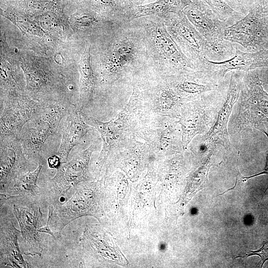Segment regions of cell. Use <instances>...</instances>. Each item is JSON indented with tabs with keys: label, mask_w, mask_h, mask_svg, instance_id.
<instances>
[{
	"label": "cell",
	"mask_w": 268,
	"mask_h": 268,
	"mask_svg": "<svg viewBox=\"0 0 268 268\" xmlns=\"http://www.w3.org/2000/svg\"><path fill=\"white\" fill-rule=\"evenodd\" d=\"M20 67L26 82L25 92L32 97L45 102H55L66 97L68 79L64 68L52 58L18 52Z\"/></svg>",
	"instance_id": "cell-1"
},
{
	"label": "cell",
	"mask_w": 268,
	"mask_h": 268,
	"mask_svg": "<svg viewBox=\"0 0 268 268\" xmlns=\"http://www.w3.org/2000/svg\"><path fill=\"white\" fill-rule=\"evenodd\" d=\"M76 108L66 97L41 106L18 134L27 159L35 164L45 163L42 148L47 139L57 130L62 119Z\"/></svg>",
	"instance_id": "cell-2"
},
{
	"label": "cell",
	"mask_w": 268,
	"mask_h": 268,
	"mask_svg": "<svg viewBox=\"0 0 268 268\" xmlns=\"http://www.w3.org/2000/svg\"><path fill=\"white\" fill-rule=\"evenodd\" d=\"M142 22L141 38L146 57L161 71L177 75L197 69L175 42L161 17Z\"/></svg>",
	"instance_id": "cell-3"
},
{
	"label": "cell",
	"mask_w": 268,
	"mask_h": 268,
	"mask_svg": "<svg viewBox=\"0 0 268 268\" xmlns=\"http://www.w3.org/2000/svg\"><path fill=\"white\" fill-rule=\"evenodd\" d=\"M68 192L71 195L67 199L52 204L49 225L56 238L60 237L68 224L79 217L92 216L100 221L104 215L102 181L81 182Z\"/></svg>",
	"instance_id": "cell-4"
},
{
	"label": "cell",
	"mask_w": 268,
	"mask_h": 268,
	"mask_svg": "<svg viewBox=\"0 0 268 268\" xmlns=\"http://www.w3.org/2000/svg\"><path fill=\"white\" fill-rule=\"evenodd\" d=\"M245 72L241 78L239 108L234 128L238 132L248 128L268 132V93L257 71Z\"/></svg>",
	"instance_id": "cell-5"
},
{
	"label": "cell",
	"mask_w": 268,
	"mask_h": 268,
	"mask_svg": "<svg viewBox=\"0 0 268 268\" xmlns=\"http://www.w3.org/2000/svg\"><path fill=\"white\" fill-rule=\"evenodd\" d=\"M139 40L135 36L116 33L100 55L98 68L101 80L110 83L128 67L141 63Z\"/></svg>",
	"instance_id": "cell-6"
},
{
	"label": "cell",
	"mask_w": 268,
	"mask_h": 268,
	"mask_svg": "<svg viewBox=\"0 0 268 268\" xmlns=\"http://www.w3.org/2000/svg\"><path fill=\"white\" fill-rule=\"evenodd\" d=\"M94 147L92 144L70 161L62 163L54 177L45 183L42 188L43 201L53 204L60 201L71 188L90 180L89 163Z\"/></svg>",
	"instance_id": "cell-7"
},
{
	"label": "cell",
	"mask_w": 268,
	"mask_h": 268,
	"mask_svg": "<svg viewBox=\"0 0 268 268\" xmlns=\"http://www.w3.org/2000/svg\"><path fill=\"white\" fill-rule=\"evenodd\" d=\"M160 17L184 55L193 63L197 69H203L208 60L206 40L191 23L183 11Z\"/></svg>",
	"instance_id": "cell-8"
},
{
	"label": "cell",
	"mask_w": 268,
	"mask_h": 268,
	"mask_svg": "<svg viewBox=\"0 0 268 268\" xmlns=\"http://www.w3.org/2000/svg\"><path fill=\"white\" fill-rule=\"evenodd\" d=\"M48 102L34 99L25 91L0 93V137L18 135L24 125Z\"/></svg>",
	"instance_id": "cell-9"
},
{
	"label": "cell",
	"mask_w": 268,
	"mask_h": 268,
	"mask_svg": "<svg viewBox=\"0 0 268 268\" xmlns=\"http://www.w3.org/2000/svg\"><path fill=\"white\" fill-rule=\"evenodd\" d=\"M13 212L17 219L21 238L19 247L22 253L32 257L41 256L44 249L42 239L38 229L42 220L39 201L26 198H14Z\"/></svg>",
	"instance_id": "cell-10"
},
{
	"label": "cell",
	"mask_w": 268,
	"mask_h": 268,
	"mask_svg": "<svg viewBox=\"0 0 268 268\" xmlns=\"http://www.w3.org/2000/svg\"><path fill=\"white\" fill-rule=\"evenodd\" d=\"M139 96L138 87L134 86L129 102L119 115L112 120L103 122L85 114L81 110V115L84 121L94 128L100 133L103 145L100 153L98 166L101 168L107 160L112 148L121 139L127 121L136 105Z\"/></svg>",
	"instance_id": "cell-11"
},
{
	"label": "cell",
	"mask_w": 268,
	"mask_h": 268,
	"mask_svg": "<svg viewBox=\"0 0 268 268\" xmlns=\"http://www.w3.org/2000/svg\"><path fill=\"white\" fill-rule=\"evenodd\" d=\"M0 13L19 29L22 33L21 41L29 49H35L36 52L46 54L51 48L62 42L22 11L10 7L1 9Z\"/></svg>",
	"instance_id": "cell-12"
},
{
	"label": "cell",
	"mask_w": 268,
	"mask_h": 268,
	"mask_svg": "<svg viewBox=\"0 0 268 268\" xmlns=\"http://www.w3.org/2000/svg\"><path fill=\"white\" fill-rule=\"evenodd\" d=\"M0 137V193L17 177L31 170L18 135Z\"/></svg>",
	"instance_id": "cell-13"
},
{
	"label": "cell",
	"mask_w": 268,
	"mask_h": 268,
	"mask_svg": "<svg viewBox=\"0 0 268 268\" xmlns=\"http://www.w3.org/2000/svg\"><path fill=\"white\" fill-rule=\"evenodd\" d=\"M231 73L225 102L218 112L213 126L202 137V142L206 145L219 144L226 149L230 147L228 123L234 105L239 98L242 78L236 71H231Z\"/></svg>",
	"instance_id": "cell-14"
},
{
	"label": "cell",
	"mask_w": 268,
	"mask_h": 268,
	"mask_svg": "<svg viewBox=\"0 0 268 268\" xmlns=\"http://www.w3.org/2000/svg\"><path fill=\"white\" fill-rule=\"evenodd\" d=\"M263 67H268V50L244 52L236 47L232 57L218 62L207 60L202 70H205L212 78L218 81L223 78L229 71L241 70L246 72Z\"/></svg>",
	"instance_id": "cell-15"
},
{
	"label": "cell",
	"mask_w": 268,
	"mask_h": 268,
	"mask_svg": "<svg viewBox=\"0 0 268 268\" xmlns=\"http://www.w3.org/2000/svg\"><path fill=\"white\" fill-rule=\"evenodd\" d=\"M211 112L203 99L184 103L181 108L179 123L182 129V143L185 149L197 134L206 131L211 123Z\"/></svg>",
	"instance_id": "cell-16"
},
{
	"label": "cell",
	"mask_w": 268,
	"mask_h": 268,
	"mask_svg": "<svg viewBox=\"0 0 268 268\" xmlns=\"http://www.w3.org/2000/svg\"><path fill=\"white\" fill-rule=\"evenodd\" d=\"M80 241L85 254L101 261L115 263L119 261V253L112 236L101 226L86 225Z\"/></svg>",
	"instance_id": "cell-17"
},
{
	"label": "cell",
	"mask_w": 268,
	"mask_h": 268,
	"mask_svg": "<svg viewBox=\"0 0 268 268\" xmlns=\"http://www.w3.org/2000/svg\"><path fill=\"white\" fill-rule=\"evenodd\" d=\"M0 93L25 91L26 82L18 54L10 48L4 34L0 35Z\"/></svg>",
	"instance_id": "cell-18"
},
{
	"label": "cell",
	"mask_w": 268,
	"mask_h": 268,
	"mask_svg": "<svg viewBox=\"0 0 268 268\" xmlns=\"http://www.w3.org/2000/svg\"><path fill=\"white\" fill-rule=\"evenodd\" d=\"M191 23L208 42L223 39V33L228 24L212 10L191 3L183 10Z\"/></svg>",
	"instance_id": "cell-19"
},
{
	"label": "cell",
	"mask_w": 268,
	"mask_h": 268,
	"mask_svg": "<svg viewBox=\"0 0 268 268\" xmlns=\"http://www.w3.org/2000/svg\"><path fill=\"white\" fill-rule=\"evenodd\" d=\"M0 266L16 268L30 267L22 256L18 243L20 230L14 226L13 220L0 213Z\"/></svg>",
	"instance_id": "cell-20"
},
{
	"label": "cell",
	"mask_w": 268,
	"mask_h": 268,
	"mask_svg": "<svg viewBox=\"0 0 268 268\" xmlns=\"http://www.w3.org/2000/svg\"><path fill=\"white\" fill-rule=\"evenodd\" d=\"M69 21L73 33L85 37L114 32L120 27L118 21L85 9H78L70 15Z\"/></svg>",
	"instance_id": "cell-21"
},
{
	"label": "cell",
	"mask_w": 268,
	"mask_h": 268,
	"mask_svg": "<svg viewBox=\"0 0 268 268\" xmlns=\"http://www.w3.org/2000/svg\"><path fill=\"white\" fill-rule=\"evenodd\" d=\"M77 108L66 116L62 130V140L57 155L62 163L67 162L74 146L77 145L92 128L82 117Z\"/></svg>",
	"instance_id": "cell-22"
},
{
	"label": "cell",
	"mask_w": 268,
	"mask_h": 268,
	"mask_svg": "<svg viewBox=\"0 0 268 268\" xmlns=\"http://www.w3.org/2000/svg\"><path fill=\"white\" fill-rule=\"evenodd\" d=\"M43 166L40 164L34 171L20 175L0 194L3 195L7 200L22 198L43 201L42 189L37 184L38 178Z\"/></svg>",
	"instance_id": "cell-23"
},
{
	"label": "cell",
	"mask_w": 268,
	"mask_h": 268,
	"mask_svg": "<svg viewBox=\"0 0 268 268\" xmlns=\"http://www.w3.org/2000/svg\"><path fill=\"white\" fill-rule=\"evenodd\" d=\"M191 3V0H157L146 4L133 6L125 14V22L147 16H162L169 13H178Z\"/></svg>",
	"instance_id": "cell-24"
},
{
	"label": "cell",
	"mask_w": 268,
	"mask_h": 268,
	"mask_svg": "<svg viewBox=\"0 0 268 268\" xmlns=\"http://www.w3.org/2000/svg\"><path fill=\"white\" fill-rule=\"evenodd\" d=\"M91 44L87 42L81 59L78 63L80 76L79 101L81 110L92 101L97 78L91 64Z\"/></svg>",
	"instance_id": "cell-25"
},
{
	"label": "cell",
	"mask_w": 268,
	"mask_h": 268,
	"mask_svg": "<svg viewBox=\"0 0 268 268\" xmlns=\"http://www.w3.org/2000/svg\"><path fill=\"white\" fill-rule=\"evenodd\" d=\"M33 18L44 30L61 41L66 40L73 34L69 17L64 13L63 7L45 12Z\"/></svg>",
	"instance_id": "cell-26"
},
{
	"label": "cell",
	"mask_w": 268,
	"mask_h": 268,
	"mask_svg": "<svg viewBox=\"0 0 268 268\" xmlns=\"http://www.w3.org/2000/svg\"><path fill=\"white\" fill-rule=\"evenodd\" d=\"M65 0H24L23 12L33 18L57 7L65 5Z\"/></svg>",
	"instance_id": "cell-27"
},
{
	"label": "cell",
	"mask_w": 268,
	"mask_h": 268,
	"mask_svg": "<svg viewBox=\"0 0 268 268\" xmlns=\"http://www.w3.org/2000/svg\"><path fill=\"white\" fill-rule=\"evenodd\" d=\"M234 51L232 43L224 39L214 42H208L207 58L212 61L231 58L235 54Z\"/></svg>",
	"instance_id": "cell-28"
},
{
	"label": "cell",
	"mask_w": 268,
	"mask_h": 268,
	"mask_svg": "<svg viewBox=\"0 0 268 268\" xmlns=\"http://www.w3.org/2000/svg\"><path fill=\"white\" fill-rule=\"evenodd\" d=\"M182 100L173 88L162 89L159 96L160 107L165 110H177L183 104Z\"/></svg>",
	"instance_id": "cell-29"
},
{
	"label": "cell",
	"mask_w": 268,
	"mask_h": 268,
	"mask_svg": "<svg viewBox=\"0 0 268 268\" xmlns=\"http://www.w3.org/2000/svg\"><path fill=\"white\" fill-rule=\"evenodd\" d=\"M205 2L214 12L222 20L229 24V20L237 15L235 11L223 0H200Z\"/></svg>",
	"instance_id": "cell-30"
},
{
	"label": "cell",
	"mask_w": 268,
	"mask_h": 268,
	"mask_svg": "<svg viewBox=\"0 0 268 268\" xmlns=\"http://www.w3.org/2000/svg\"><path fill=\"white\" fill-rule=\"evenodd\" d=\"M89 1L95 9V11L106 17L114 20L111 12L116 9L117 0H89Z\"/></svg>",
	"instance_id": "cell-31"
},
{
	"label": "cell",
	"mask_w": 268,
	"mask_h": 268,
	"mask_svg": "<svg viewBox=\"0 0 268 268\" xmlns=\"http://www.w3.org/2000/svg\"><path fill=\"white\" fill-rule=\"evenodd\" d=\"M252 256H257L260 257L261 267L262 268L265 262L268 261V240L264 242L263 246L260 249L255 251L250 250L244 256H238L237 258L249 257Z\"/></svg>",
	"instance_id": "cell-32"
},
{
	"label": "cell",
	"mask_w": 268,
	"mask_h": 268,
	"mask_svg": "<svg viewBox=\"0 0 268 268\" xmlns=\"http://www.w3.org/2000/svg\"><path fill=\"white\" fill-rule=\"evenodd\" d=\"M251 179L250 176H243L239 170L238 166H237V173H236V178L235 185L232 188H230L227 191L224 192L219 195H223L225 193L230 191H240L242 189L245 182H246L248 180Z\"/></svg>",
	"instance_id": "cell-33"
},
{
	"label": "cell",
	"mask_w": 268,
	"mask_h": 268,
	"mask_svg": "<svg viewBox=\"0 0 268 268\" xmlns=\"http://www.w3.org/2000/svg\"><path fill=\"white\" fill-rule=\"evenodd\" d=\"M53 211V205L52 204H49L48 206V219L47 221V223L46 225L44 227H39L38 229V231L40 233H47L52 236H53L54 238H56V236L55 235L53 231L51 229L49 223L50 220L51 219V217L52 216V213Z\"/></svg>",
	"instance_id": "cell-34"
},
{
	"label": "cell",
	"mask_w": 268,
	"mask_h": 268,
	"mask_svg": "<svg viewBox=\"0 0 268 268\" xmlns=\"http://www.w3.org/2000/svg\"><path fill=\"white\" fill-rule=\"evenodd\" d=\"M47 163L50 168L58 169L62 164L59 156L54 155L49 157L47 159Z\"/></svg>",
	"instance_id": "cell-35"
},
{
	"label": "cell",
	"mask_w": 268,
	"mask_h": 268,
	"mask_svg": "<svg viewBox=\"0 0 268 268\" xmlns=\"http://www.w3.org/2000/svg\"><path fill=\"white\" fill-rule=\"evenodd\" d=\"M263 133L264 134H265L267 135V136L268 137V132H263ZM261 175H268L267 185L266 188V189L265 190V192H264V195H265V194L266 193V192L268 190V152H267V154L266 166H265V169H264V171L261 172Z\"/></svg>",
	"instance_id": "cell-36"
},
{
	"label": "cell",
	"mask_w": 268,
	"mask_h": 268,
	"mask_svg": "<svg viewBox=\"0 0 268 268\" xmlns=\"http://www.w3.org/2000/svg\"><path fill=\"white\" fill-rule=\"evenodd\" d=\"M130 4L133 5V6L139 5L142 3L143 2V1L147 0H126ZM132 6V7H133Z\"/></svg>",
	"instance_id": "cell-37"
}]
</instances>
